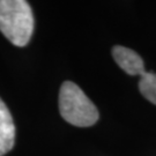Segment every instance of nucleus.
<instances>
[{
	"instance_id": "obj_1",
	"label": "nucleus",
	"mask_w": 156,
	"mask_h": 156,
	"mask_svg": "<svg viewBox=\"0 0 156 156\" xmlns=\"http://www.w3.org/2000/svg\"><path fill=\"white\" fill-rule=\"evenodd\" d=\"M34 14L26 0H0V31L13 45L22 48L34 33Z\"/></svg>"
},
{
	"instance_id": "obj_2",
	"label": "nucleus",
	"mask_w": 156,
	"mask_h": 156,
	"mask_svg": "<svg viewBox=\"0 0 156 156\" xmlns=\"http://www.w3.org/2000/svg\"><path fill=\"white\" fill-rule=\"evenodd\" d=\"M59 111L67 123L78 127L93 126L100 118L94 103L79 86L71 81H65L60 87Z\"/></svg>"
},
{
	"instance_id": "obj_3",
	"label": "nucleus",
	"mask_w": 156,
	"mask_h": 156,
	"mask_svg": "<svg viewBox=\"0 0 156 156\" xmlns=\"http://www.w3.org/2000/svg\"><path fill=\"white\" fill-rule=\"evenodd\" d=\"M112 57L117 65L128 75H142L145 74V64L142 58L135 52L125 46L117 45L112 49Z\"/></svg>"
},
{
	"instance_id": "obj_4",
	"label": "nucleus",
	"mask_w": 156,
	"mask_h": 156,
	"mask_svg": "<svg viewBox=\"0 0 156 156\" xmlns=\"http://www.w3.org/2000/svg\"><path fill=\"white\" fill-rule=\"evenodd\" d=\"M15 144V125L8 108L0 98V156L11 151Z\"/></svg>"
},
{
	"instance_id": "obj_5",
	"label": "nucleus",
	"mask_w": 156,
	"mask_h": 156,
	"mask_svg": "<svg viewBox=\"0 0 156 156\" xmlns=\"http://www.w3.org/2000/svg\"><path fill=\"white\" fill-rule=\"evenodd\" d=\"M139 89L146 100L156 105V73L146 72L142 74L139 81Z\"/></svg>"
}]
</instances>
